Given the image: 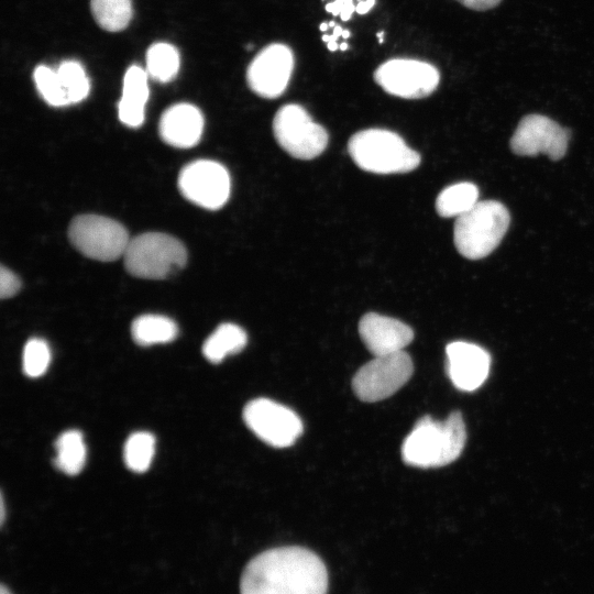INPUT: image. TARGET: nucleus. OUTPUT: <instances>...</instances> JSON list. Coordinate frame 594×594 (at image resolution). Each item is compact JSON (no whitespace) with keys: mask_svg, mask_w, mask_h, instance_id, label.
<instances>
[{"mask_svg":"<svg viewBox=\"0 0 594 594\" xmlns=\"http://www.w3.org/2000/svg\"><path fill=\"white\" fill-rule=\"evenodd\" d=\"M123 256L128 273L144 279H165L187 263L185 245L162 232H146L130 239Z\"/></svg>","mask_w":594,"mask_h":594,"instance_id":"5","label":"nucleus"},{"mask_svg":"<svg viewBox=\"0 0 594 594\" xmlns=\"http://www.w3.org/2000/svg\"><path fill=\"white\" fill-rule=\"evenodd\" d=\"M243 420L256 437L275 448L294 444L304 429L292 409L267 398L249 402L243 409Z\"/></svg>","mask_w":594,"mask_h":594,"instance_id":"10","label":"nucleus"},{"mask_svg":"<svg viewBox=\"0 0 594 594\" xmlns=\"http://www.w3.org/2000/svg\"><path fill=\"white\" fill-rule=\"evenodd\" d=\"M68 239L85 256L111 262L124 255L130 238L118 221L98 215H80L68 228Z\"/></svg>","mask_w":594,"mask_h":594,"instance_id":"6","label":"nucleus"},{"mask_svg":"<svg viewBox=\"0 0 594 594\" xmlns=\"http://www.w3.org/2000/svg\"><path fill=\"white\" fill-rule=\"evenodd\" d=\"M359 333L374 356L404 351L414 339V331L409 326L376 312H369L362 317Z\"/></svg>","mask_w":594,"mask_h":594,"instance_id":"15","label":"nucleus"},{"mask_svg":"<svg viewBox=\"0 0 594 594\" xmlns=\"http://www.w3.org/2000/svg\"><path fill=\"white\" fill-rule=\"evenodd\" d=\"M4 514H6V512H4V499H3V497H1V517H0L1 525L4 522V517H6Z\"/></svg>","mask_w":594,"mask_h":594,"instance_id":"33","label":"nucleus"},{"mask_svg":"<svg viewBox=\"0 0 594 594\" xmlns=\"http://www.w3.org/2000/svg\"><path fill=\"white\" fill-rule=\"evenodd\" d=\"M21 288L19 277L9 268H0V296L2 299L13 297Z\"/></svg>","mask_w":594,"mask_h":594,"instance_id":"28","label":"nucleus"},{"mask_svg":"<svg viewBox=\"0 0 594 594\" xmlns=\"http://www.w3.org/2000/svg\"><path fill=\"white\" fill-rule=\"evenodd\" d=\"M351 35L349 30H343L342 36L343 38H348Z\"/></svg>","mask_w":594,"mask_h":594,"instance_id":"38","label":"nucleus"},{"mask_svg":"<svg viewBox=\"0 0 594 594\" xmlns=\"http://www.w3.org/2000/svg\"><path fill=\"white\" fill-rule=\"evenodd\" d=\"M383 35H384V31H381V32L376 33V36L378 38L380 44H382L384 42Z\"/></svg>","mask_w":594,"mask_h":594,"instance_id":"35","label":"nucleus"},{"mask_svg":"<svg viewBox=\"0 0 594 594\" xmlns=\"http://www.w3.org/2000/svg\"><path fill=\"white\" fill-rule=\"evenodd\" d=\"M375 82L387 94L404 99L431 95L440 82L436 66L415 58H392L374 72Z\"/></svg>","mask_w":594,"mask_h":594,"instance_id":"9","label":"nucleus"},{"mask_svg":"<svg viewBox=\"0 0 594 594\" xmlns=\"http://www.w3.org/2000/svg\"><path fill=\"white\" fill-rule=\"evenodd\" d=\"M446 354L448 375L457 388L472 392L485 382L491 365L486 350L474 343L454 341L447 345Z\"/></svg>","mask_w":594,"mask_h":594,"instance_id":"14","label":"nucleus"},{"mask_svg":"<svg viewBox=\"0 0 594 594\" xmlns=\"http://www.w3.org/2000/svg\"><path fill=\"white\" fill-rule=\"evenodd\" d=\"M324 9L334 16L340 15L344 22L349 21L352 13L355 12L353 0H336L334 2L327 3Z\"/></svg>","mask_w":594,"mask_h":594,"instance_id":"29","label":"nucleus"},{"mask_svg":"<svg viewBox=\"0 0 594 594\" xmlns=\"http://www.w3.org/2000/svg\"><path fill=\"white\" fill-rule=\"evenodd\" d=\"M179 68L177 50L167 43H155L146 53V73L154 80L167 82L172 80Z\"/></svg>","mask_w":594,"mask_h":594,"instance_id":"22","label":"nucleus"},{"mask_svg":"<svg viewBox=\"0 0 594 594\" xmlns=\"http://www.w3.org/2000/svg\"><path fill=\"white\" fill-rule=\"evenodd\" d=\"M274 136L284 151L299 160L319 156L328 145L327 130L296 103L280 107L273 120Z\"/></svg>","mask_w":594,"mask_h":594,"instance_id":"7","label":"nucleus"},{"mask_svg":"<svg viewBox=\"0 0 594 594\" xmlns=\"http://www.w3.org/2000/svg\"><path fill=\"white\" fill-rule=\"evenodd\" d=\"M413 372L411 358L405 351L374 356L355 373L352 387L363 402L383 400L404 386Z\"/></svg>","mask_w":594,"mask_h":594,"instance_id":"8","label":"nucleus"},{"mask_svg":"<svg viewBox=\"0 0 594 594\" xmlns=\"http://www.w3.org/2000/svg\"><path fill=\"white\" fill-rule=\"evenodd\" d=\"M339 46L340 44H338L337 41H329L327 44L328 50L331 52H336L337 50H339Z\"/></svg>","mask_w":594,"mask_h":594,"instance_id":"32","label":"nucleus"},{"mask_svg":"<svg viewBox=\"0 0 594 594\" xmlns=\"http://www.w3.org/2000/svg\"><path fill=\"white\" fill-rule=\"evenodd\" d=\"M336 26V22L334 21H330L329 22V28H334Z\"/></svg>","mask_w":594,"mask_h":594,"instance_id":"39","label":"nucleus"},{"mask_svg":"<svg viewBox=\"0 0 594 594\" xmlns=\"http://www.w3.org/2000/svg\"><path fill=\"white\" fill-rule=\"evenodd\" d=\"M466 429L462 414L452 411L446 420L421 417L402 446L403 461L428 469L447 465L457 460L464 449Z\"/></svg>","mask_w":594,"mask_h":594,"instance_id":"2","label":"nucleus"},{"mask_svg":"<svg viewBox=\"0 0 594 594\" xmlns=\"http://www.w3.org/2000/svg\"><path fill=\"white\" fill-rule=\"evenodd\" d=\"M182 195L205 209H220L230 197L228 170L218 162L198 160L183 167L178 176Z\"/></svg>","mask_w":594,"mask_h":594,"instance_id":"11","label":"nucleus"},{"mask_svg":"<svg viewBox=\"0 0 594 594\" xmlns=\"http://www.w3.org/2000/svg\"><path fill=\"white\" fill-rule=\"evenodd\" d=\"M34 82L42 98L53 107L68 105V99L56 70L41 65L33 74Z\"/></svg>","mask_w":594,"mask_h":594,"instance_id":"26","label":"nucleus"},{"mask_svg":"<svg viewBox=\"0 0 594 594\" xmlns=\"http://www.w3.org/2000/svg\"><path fill=\"white\" fill-rule=\"evenodd\" d=\"M461 3L463 7L475 10V11H486L497 7L502 0H455Z\"/></svg>","mask_w":594,"mask_h":594,"instance_id":"30","label":"nucleus"},{"mask_svg":"<svg viewBox=\"0 0 594 594\" xmlns=\"http://www.w3.org/2000/svg\"><path fill=\"white\" fill-rule=\"evenodd\" d=\"M55 449L54 462L58 470L67 475H76L82 470L87 450L80 431L67 430L63 432L56 439Z\"/></svg>","mask_w":594,"mask_h":594,"instance_id":"21","label":"nucleus"},{"mask_svg":"<svg viewBox=\"0 0 594 594\" xmlns=\"http://www.w3.org/2000/svg\"><path fill=\"white\" fill-rule=\"evenodd\" d=\"M0 594H12L3 584L0 587Z\"/></svg>","mask_w":594,"mask_h":594,"instance_id":"36","label":"nucleus"},{"mask_svg":"<svg viewBox=\"0 0 594 594\" xmlns=\"http://www.w3.org/2000/svg\"><path fill=\"white\" fill-rule=\"evenodd\" d=\"M323 561L301 547H279L254 557L244 568L240 594H327Z\"/></svg>","mask_w":594,"mask_h":594,"instance_id":"1","label":"nucleus"},{"mask_svg":"<svg viewBox=\"0 0 594 594\" xmlns=\"http://www.w3.org/2000/svg\"><path fill=\"white\" fill-rule=\"evenodd\" d=\"M353 162L374 174H403L420 164V155L402 136L385 129H366L353 134L348 143Z\"/></svg>","mask_w":594,"mask_h":594,"instance_id":"3","label":"nucleus"},{"mask_svg":"<svg viewBox=\"0 0 594 594\" xmlns=\"http://www.w3.org/2000/svg\"><path fill=\"white\" fill-rule=\"evenodd\" d=\"M510 216L496 200L477 201L454 222L453 241L458 252L469 260L492 253L508 230Z\"/></svg>","mask_w":594,"mask_h":594,"instance_id":"4","label":"nucleus"},{"mask_svg":"<svg viewBox=\"0 0 594 594\" xmlns=\"http://www.w3.org/2000/svg\"><path fill=\"white\" fill-rule=\"evenodd\" d=\"M147 78L146 70L135 65L124 75L118 110L120 121L130 128H138L144 121V109L148 99Z\"/></svg>","mask_w":594,"mask_h":594,"instance_id":"17","label":"nucleus"},{"mask_svg":"<svg viewBox=\"0 0 594 594\" xmlns=\"http://www.w3.org/2000/svg\"><path fill=\"white\" fill-rule=\"evenodd\" d=\"M375 2L376 0H365V1L359 0V3L355 6V12L362 15L366 14L375 6Z\"/></svg>","mask_w":594,"mask_h":594,"instance_id":"31","label":"nucleus"},{"mask_svg":"<svg viewBox=\"0 0 594 594\" xmlns=\"http://www.w3.org/2000/svg\"><path fill=\"white\" fill-rule=\"evenodd\" d=\"M479 199L476 185L461 182L446 187L436 199V211L440 217H460L473 208Z\"/></svg>","mask_w":594,"mask_h":594,"instance_id":"20","label":"nucleus"},{"mask_svg":"<svg viewBox=\"0 0 594 594\" xmlns=\"http://www.w3.org/2000/svg\"><path fill=\"white\" fill-rule=\"evenodd\" d=\"M248 342L245 331L238 324L226 322L207 338L202 345L205 358L211 363H220L227 355L239 353Z\"/></svg>","mask_w":594,"mask_h":594,"instance_id":"18","label":"nucleus"},{"mask_svg":"<svg viewBox=\"0 0 594 594\" xmlns=\"http://www.w3.org/2000/svg\"><path fill=\"white\" fill-rule=\"evenodd\" d=\"M570 131L542 114L524 117L512 139L513 153L520 156L548 155L552 161L562 158L568 150Z\"/></svg>","mask_w":594,"mask_h":594,"instance_id":"12","label":"nucleus"},{"mask_svg":"<svg viewBox=\"0 0 594 594\" xmlns=\"http://www.w3.org/2000/svg\"><path fill=\"white\" fill-rule=\"evenodd\" d=\"M329 29V23L322 22L319 26V30L324 32Z\"/></svg>","mask_w":594,"mask_h":594,"instance_id":"34","label":"nucleus"},{"mask_svg":"<svg viewBox=\"0 0 594 594\" xmlns=\"http://www.w3.org/2000/svg\"><path fill=\"white\" fill-rule=\"evenodd\" d=\"M51 362V349L47 342L40 338L30 339L23 349L22 369L29 377L42 376Z\"/></svg>","mask_w":594,"mask_h":594,"instance_id":"27","label":"nucleus"},{"mask_svg":"<svg viewBox=\"0 0 594 594\" xmlns=\"http://www.w3.org/2000/svg\"><path fill=\"white\" fill-rule=\"evenodd\" d=\"M69 103L84 100L90 90L89 79L82 66L75 61H66L56 70Z\"/></svg>","mask_w":594,"mask_h":594,"instance_id":"25","label":"nucleus"},{"mask_svg":"<svg viewBox=\"0 0 594 594\" xmlns=\"http://www.w3.org/2000/svg\"><path fill=\"white\" fill-rule=\"evenodd\" d=\"M154 453L155 438L150 432H134L125 441L124 462L135 473H143L150 468Z\"/></svg>","mask_w":594,"mask_h":594,"instance_id":"24","label":"nucleus"},{"mask_svg":"<svg viewBox=\"0 0 594 594\" xmlns=\"http://www.w3.org/2000/svg\"><path fill=\"white\" fill-rule=\"evenodd\" d=\"M90 7L96 22L109 32L127 28L132 16L131 0H91Z\"/></svg>","mask_w":594,"mask_h":594,"instance_id":"23","label":"nucleus"},{"mask_svg":"<svg viewBox=\"0 0 594 594\" xmlns=\"http://www.w3.org/2000/svg\"><path fill=\"white\" fill-rule=\"evenodd\" d=\"M204 117L200 110L189 103L169 107L160 121V135L170 146L189 148L195 146L202 134Z\"/></svg>","mask_w":594,"mask_h":594,"instance_id":"16","label":"nucleus"},{"mask_svg":"<svg viewBox=\"0 0 594 594\" xmlns=\"http://www.w3.org/2000/svg\"><path fill=\"white\" fill-rule=\"evenodd\" d=\"M133 340L140 345H153L173 341L178 333L177 324L161 315L139 316L131 326Z\"/></svg>","mask_w":594,"mask_h":594,"instance_id":"19","label":"nucleus"},{"mask_svg":"<svg viewBox=\"0 0 594 594\" xmlns=\"http://www.w3.org/2000/svg\"><path fill=\"white\" fill-rule=\"evenodd\" d=\"M294 53L285 44L272 43L261 50L250 63L246 81L253 92L262 98L282 96L293 75Z\"/></svg>","mask_w":594,"mask_h":594,"instance_id":"13","label":"nucleus"},{"mask_svg":"<svg viewBox=\"0 0 594 594\" xmlns=\"http://www.w3.org/2000/svg\"><path fill=\"white\" fill-rule=\"evenodd\" d=\"M348 47H349V45H348V43H345V42L341 43L340 46H339V48H340L341 51H346Z\"/></svg>","mask_w":594,"mask_h":594,"instance_id":"37","label":"nucleus"}]
</instances>
